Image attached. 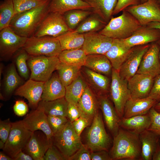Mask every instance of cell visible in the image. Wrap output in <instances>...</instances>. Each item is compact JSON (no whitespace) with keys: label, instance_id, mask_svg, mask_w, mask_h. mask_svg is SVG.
<instances>
[{"label":"cell","instance_id":"50","mask_svg":"<svg viewBox=\"0 0 160 160\" xmlns=\"http://www.w3.org/2000/svg\"><path fill=\"white\" fill-rule=\"evenodd\" d=\"M81 116V113L77 105L68 103L67 118L69 121L72 122Z\"/></svg>","mask_w":160,"mask_h":160},{"label":"cell","instance_id":"18","mask_svg":"<svg viewBox=\"0 0 160 160\" xmlns=\"http://www.w3.org/2000/svg\"><path fill=\"white\" fill-rule=\"evenodd\" d=\"M44 82L29 79L15 91L16 95L24 97L33 110L36 108L41 100Z\"/></svg>","mask_w":160,"mask_h":160},{"label":"cell","instance_id":"4","mask_svg":"<svg viewBox=\"0 0 160 160\" xmlns=\"http://www.w3.org/2000/svg\"><path fill=\"white\" fill-rule=\"evenodd\" d=\"M86 145L91 152L108 151L112 143L105 129L102 115L99 111L95 116L86 135Z\"/></svg>","mask_w":160,"mask_h":160},{"label":"cell","instance_id":"46","mask_svg":"<svg viewBox=\"0 0 160 160\" xmlns=\"http://www.w3.org/2000/svg\"><path fill=\"white\" fill-rule=\"evenodd\" d=\"M86 145L82 144L80 148L68 160H90L91 153Z\"/></svg>","mask_w":160,"mask_h":160},{"label":"cell","instance_id":"59","mask_svg":"<svg viewBox=\"0 0 160 160\" xmlns=\"http://www.w3.org/2000/svg\"><path fill=\"white\" fill-rule=\"evenodd\" d=\"M5 144L1 140H0V148L1 149H3L5 146Z\"/></svg>","mask_w":160,"mask_h":160},{"label":"cell","instance_id":"29","mask_svg":"<svg viewBox=\"0 0 160 160\" xmlns=\"http://www.w3.org/2000/svg\"><path fill=\"white\" fill-rule=\"evenodd\" d=\"M84 66L108 77L111 76L113 67L105 55H87Z\"/></svg>","mask_w":160,"mask_h":160},{"label":"cell","instance_id":"51","mask_svg":"<svg viewBox=\"0 0 160 160\" xmlns=\"http://www.w3.org/2000/svg\"><path fill=\"white\" fill-rule=\"evenodd\" d=\"M148 97L157 103L160 101V74L156 76Z\"/></svg>","mask_w":160,"mask_h":160},{"label":"cell","instance_id":"53","mask_svg":"<svg viewBox=\"0 0 160 160\" xmlns=\"http://www.w3.org/2000/svg\"><path fill=\"white\" fill-rule=\"evenodd\" d=\"M91 159L92 160H112L109 152L104 150L91 152Z\"/></svg>","mask_w":160,"mask_h":160},{"label":"cell","instance_id":"60","mask_svg":"<svg viewBox=\"0 0 160 160\" xmlns=\"http://www.w3.org/2000/svg\"><path fill=\"white\" fill-rule=\"evenodd\" d=\"M156 42L158 44L159 46V57L160 60V38Z\"/></svg>","mask_w":160,"mask_h":160},{"label":"cell","instance_id":"47","mask_svg":"<svg viewBox=\"0 0 160 160\" xmlns=\"http://www.w3.org/2000/svg\"><path fill=\"white\" fill-rule=\"evenodd\" d=\"M140 4V0H117L113 15L123 11L128 7Z\"/></svg>","mask_w":160,"mask_h":160},{"label":"cell","instance_id":"49","mask_svg":"<svg viewBox=\"0 0 160 160\" xmlns=\"http://www.w3.org/2000/svg\"><path fill=\"white\" fill-rule=\"evenodd\" d=\"M91 121L86 117L81 116L71 122L73 127L76 133L79 136L83 130L89 126Z\"/></svg>","mask_w":160,"mask_h":160},{"label":"cell","instance_id":"48","mask_svg":"<svg viewBox=\"0 0 160 160\" xmlns=\"http://www.w3.org/2000/svg\"><path fill=\"white\" fill-rule=\"evenodd\" d=\"M12 126L9 119L0 121V138L5 143L9 135Z\"/></svg>","mask_w":160,"mask_h":160},{"label":"cell","instance_id":"2","mask_svg":"<svg viewBox=\"0 0 160 160\" xmlns=\"http://www.w3.org/2000/svg\"><path fill=\"white\" fill-rule=\"evenodd\" d=\"M50 0L37 7L15 14L9 26L20 36L28 38L33 36L49 13Z\"/></svg>","mask_w":160,"mask_h":160},{"label":"cell","instance_id":"1","mask_svg":"<svg viewBox=\"0 0 160 160\" xmlns=\"http://www.w3.org/2000/svg\"><path fill=\"white\" fill-rule=\"evenodd\" d=\"M109 152L112 160H140L141 145L139 135L120 127Z\"/></svg>","mask_w":160,"mask_h":160},{"label":"cell","instance_id":"39","mask_svg":"<svg viewBox=\"0 0 160 160\" xmlns=\"http://www.w3.org/2000/svg\"><path fill=\"white\" fill-rule=\"evenodd\" d=\"M93 12L91 10L74 9L65 13L63 15L69 28L74 30L85 18Z\"/></svg>","mask_w":160,"mask_h":160},{"label":"cell","instance_id":"8","mask_svg":"<svg viewBox=\"0 0 160 160\" xmlns=\"http://www.w3.org/2000/svg\"><path fill=\"white\" fill-rule=\"evenodd\" d=\"M109 94L120 119L124 116L125 105L131 97L127 86V81L120 76L119 71L113 68Z\"/></svg>","mask_w":160,"mask_h":160},{"label":"cell","instance_id":"55","mask_svg":"<svg viewBox=\"0 0 160 160\" xmlns=\"http://www.w3.org/2000/svg\"><path fill=\"white\" fill-rule=\"evenodd\" d=\"M152 160H160V141L153 154Z\"/></svg>","mask_w":160,"mask_h":160},{"label":"cell","instance_id":"9","mask_svg":"<svg viewBox=\"0 0 160 160\" xmlns=\"http://www.w3.org/2000/svg\"><path fill=\"white\" fill-rule=\"evenodd\" d=\"M32 133L24 127L22 120L12 123L9 135L3 149V151L13 159L25 147Z\"/></svg>","mask_w":160,"mask_h":160},{"label":"cell","instance_id":"36","mask_svg":"<svg viewBox=\"0 0 160 160\" xmlns=\"http://www.w3.org/2000/svg\"><path fill=\"white\" fill-rule=\"evenodd\" d=\"M87 55L81 48L62 50L58 57L61 62L82 67L84 65Z\"/></svg>","mask_w":160,"mask_h":160},{"label":"cell","instance_id":"17","mask_svg":"<svg viewBox=\"0 0 160 160\" xmlns=\"http://www.w3.org/2000/svg\"><path fill=\"white\" fill-rule=\"evenodd\" d=\"M150 44V43L134 47L132 52L119 71V75L122 79L128 81L136 73L143 57Z\"/></svg>","mask_w":160,"mask_h":160},{"label":"cell","instance_id":"20","mask_svg":"<svg viewBox=\"0 0 160 160\" xmlns=\"http://www.w3.org/2000/svg\"><path fill=\"white\" fill-rule=\"evenodd\" d=\"M154 77L136 73L127 81L131 97L143 98L148 97L153 86Z\"/></svg>","mask_w":160,"mask_h":160},{"label":"cell","instance_id":"3","mask_svg":"<svg viewBox=\"0 0 160 160\" xmlns=\"http://www.w3.org/2000/svg\"><path fill=\"white\" fill-rule=\"evenodd\" d=\"M142 26L135 18L124 10L120 16L111 18L98 32L113 39H124L130 37Z\"/></svg>","mask_w":160,"mask_h":160},{"label":"cell","instance_id":"19","mask_svg":"<svg viewBox=\"0 0 160 160\" xmlns=\"http://www.w3.org/2000/svg\"><path fill=\"white\" fill-rule=\"evenodd\" d=\"M109 95H98L99 107L101 111L105 124L113 137L120 128V118L114 105L109 98Z\"/></svg>","mask_w":160,"mask_h":160},{"label":"cell","instance_id":"40","mask_svg":"<svg viewBox=\"0 0 160 160\" xmlns=\"http://www.w3.org/2000/svg\"><path fill=\"white\" fill-rule=\"evenodd\" d=\"M15 15L13 0H4L0 5V31L9 26Z\"/></svg>","mask_w":160,"mask_h":160},{"label":"cell","instance_id":"23","mask_svg":"<svg viewBox=\"0 0 160 160\" xmlns=\"http://www.w3.org/2000/svg\"><path fill=\"white\" fill-rule=\"evenodd\" d=\"M130 47L120 39H113L112 45L105 54L111 63L113 68L119 71L122 64L132 52Z\"/></svg>","mask_w":160,"mask_h":160},{"label":"cell","instance_id":"34","mask_svg":"<svg viewBox=\"0 0 160 160\" xmlns=\"http://www.w3.org/2000/svg\"><path fill=\"white\" fill-rule=\"evenodd\" d=\"M3 82L4 92L8 95H11L24 83L18 74L14 63H11L7 69Z\"/></svg>","mask_w":160,"mask_h":160},{"label":"cell","instance_id":"22","mask_svg":"<svg viewBox=\"0 0 160 160\" xmlns=\"http://www.w3.org/2000/svg\"><path fill=\"white\" fill-rule=\"evenodd\" d=\"M160 38L159 29L145 25L142 26L129 37L121 40L125 44L132 47L156 42Z\"/></svg>","mask_w":160,"mask_h":160},{"label":"cell","instance_id":"58","mask_svg":"<svg viewBox=\"0 0 160 160\" xmlns=\"http://www.w3.org/2000/svg\"><path fill=\"white\" fill-rule=\"evenodd\" d=\"M153 108L156 111L160 113V101L156 103Z\"/></svg>","mask_w":160,"mask_h":160},{"label":"cell","instance_id":"12","mask_svg":"<svg viewBox=\"0 0 160 160\" xmlns=\"http://www.w3.org/2000/svg\"><path fill=\"white\" fill-rule=\"evenodd\" d=\"M125 10L135 18L142 26L153 22H160V5L158 0H147Z\"/></svg>","mask_w":160,"mask_h":160},{"label":"cell","instance_id":"16","mask_svg":"<svg viewBox=\"0 0 160 160\" xmlns=\"http://www.w3.org/2000/svg\"><path fill=\"white\" fill-rule=\"evenodd\" d=\"M159 46L156 41L150 43L143 55L136 73L147 74L154 77L160 74Z\"/></svg>","mask_w":160,"mask_h":160},{"label":"cell","instance_id":"45","mask_svg":"<svg viewBox=\"0 0 160 160\" xmlns=\"http://www.w3.org/2000/svg\"><path fill=\"white\" fill-rule=\"evenodd\" d=\"M53 145L46 151L44 160H67L68 159Z\"/></svg>","mask_w":160,"mask_h":160},{"label":"cell","instance_id":"27","mask_svg":"<svg viewBox=\"0 0 160 160\" xmlns=\"http://www.w3.org/2000/svg\"><path fill=\"white\" fill-rule=\"evenodd\" d=\"M141 145L140 160H152L153 154L160 141V137L148 130H146L140 134Z\"/></svg>","mask_w":160,"mask_h":160},{"label":"cell","instance_id":"15","mask_svg":"<svg viewBox=\"0 0 160 160\" xmlns=\"http://www.w3.org/2000/svg\"><path fill=\"white\" fill-rule=\"evenodd\" d=\"M40 130L33 132L22 151L30 156L34 160H44L48 149L53 145L52 140H49Z\"/></svg>","mask_w":160,"mask_h":160},{"label":"cell","instance_id":"41","mask_svg":"<svg viewBox=\"0 0 160 160\" xmlns=\"http://www.w3.org/2000/svg\"><path fill=\"white\" fill-rule=\"evenodd\" d=\"M29 55L22 48L15 55V61L19 74L26 80L29 78V73L27 61Z\"/></svg>","mask_w":160,"mask_h":160},{"label":"cell","instance_id":"44","mask_svg":"<svg viewBox=\"0 0 160 160\" xmlns=\"http://www.w3.org/2000/svg\"><path fill=\"white\" fill-rule=\"evenodd\" d=\"M151 119V124L148 130L160 137V113L152 107L148 112Z\"/></svg>","mask_w":160,"mask_h":160},{"label":"cell","instance_id":"54","mask_svg":"<svg viewBox=\"0 0 160 160\" xmlns=\"http://www.w3.org/2000/svg\"><path fill=\"white\" fill-rule=\"evenodd\" d=\"M14 160H33V158L22 150L20 151L13 159Z\"/></svg>","mask_w":160,"mask_h":160},{"label":"cell","instance_id":"24","mask_svg":"<svg viewBox=\"0 0 160 160\" xmlns=\"http://www.w3.org/2000/svg\"><path fill=\"white\" fill-rule=\"evenodd\" d=\"M157 103L155 100L149 97L143 98L130 97L125 105L123 117L127 118L147 113Z\"/></svg>","mask_w":160,"mask_h":160},{"label":"cell","instance_id":"37","mask_svg":"<svg viewBox=\"0 0 160 160\" xmlns=\"http://www.w3.org/2000/svg\"><path fill=\"white\" fill-rule=\"evenodd\" d=\"M40 103L44 107L47 116H61L67 117L68 102L65 97L51 101L41 100Z\"/></svg>","mask_w":160,"mask_h":160},{"label":"cell","instance_id":"25","mask_svg":"<svg viewBox=\"0 0 160 160\" xmlns=\"http://www.w3.org/2000/svg\"><path fill=\"white\" fill-rule=\"evenodd\" d=\"M77 105L82 114L91 121L98 111L97 97L94 91L88 85L79 100Z\"/></svg>","mask_w":160,"mask_h":160},{"label":"cell","instance_id":"35","mask_svg":"<svg viewBox=\"0 0 160 160\" xmlns=\"http://www.w3.org/2000/svg\"><path fill=\"white\" fill-rule=\"evenodd\" d=\"M107 23L99 16L93 13L81 23L74 31L80 33L97 32L103 28Z\"/></svg>","mask_w":160,"mask_h":160},{"label":"cell","instance_id":"11","mask_svg":"<svg viewBox=\"0 0 160 160\" xmlns=\"http://www.w3.org/2000/svg\"><path fill=\"white\" fill-rule=\"evenodd\" d=\"M71 30L66 24L63 15L49 12L33 36L36 37L49 36L57 37Z\"/></svg>","mask_w":160,"mask_h":160},{"label":"cell","instance_id":"52","mask_svg":"<svg viewBox=\"0 0 160 160\" xmlns=\"http://www.w3.org/2000/svg\"><path fill=\"white\" fill-rule=\"evenodd\" d=\"M15 114L19 116L25 115L28 111V108L27 104L23 100L16 101L13 107Z\"/></svg>","mask_w":160,"mask_h":160},{"label":"cell","instance_id":"33","mask_svg":"<svg viewBox=\"0 0 160 160\" xmlns=\"http://www.w3.org/2000/svg\"><path fill=\"white\" fill-rule=\"evenodd\" d=\"M57 38L62 50L81 48L84 40V33L76 32L74 30L67 32Z\"/></svg>","mask_w":160,"mask_h":160},{"label":"cell","instance_id":"30","mask_svg":"<svg viewBox=\"0 0 160 160\" xmlns=\"http://www.w3.org/2000/svg\"><path fill=\"white\" fill-rule=\"evenodd\" d=\"M77 9L91 10L90 6L82 0H50L49 12L63 15L68 11Z\"/></svg>","mask_w":160,"mask_h":160},{"label":"cell","instance_id":"6","mask_svg":"<svg viewBox=\"0 0 160 160\" xmlns=\"http://www.w3.org/2000/svg\"><path fill=\"white\" fill-rule=\"evenodd\" d=\"M22 48L32 56L58 57L62 51L57 38L49 36L28 38Z\"/></svg>","mask_w":160,"mask_h":160},{"label":"cell","instance_id":"57","mask_svg":"<svg viewBox=\"0 0 160 160\" xmlns=\"http://www.w3.org/2000/svg\"><path fill=\"white\" fill-rule=\"evenodd\" d=\"M0 160H12L13 159L8 155L5 153L4 152H0Z\"/></svg>","mask_w":160,"mask_h":160},{"label":"cell","instance_id":"10","mask_svg":"<svg viewBox=\"0 0 160 160\" xmlns=\"http://www.w3.org/2000/svg\"><path fill=\"white\" fill-rule=\"evenodd\" d=\"M28 38L20 36L9 27L0 32V56L1 60H8L24 47Z\"/></svg>","mask_w":160,"mask_h":160},{"label":"cell","instance_id":"5","mask_svg":"<svg viewBox=\"0 0 160 160\" xmlns=\"http://www.w3.org/2000/svg\"><path fill=\"white\" fill-rule=\"evenodd\" d=\"M60 62L57 56L29 55L27 61L31 72L29 79L45 82L56 70Z\"/></svg>","mask_w":160,"mask_h":160},{"label":"cell","instance_id":"43","mask_svg":"<svg viewBox=\"0 0 160 160\" xmlns=\"http://www.w3.org/2000/svg\"><path fill=\"white\" fill-rule=\"evenodd\" d=\"M47 120L54 135L60 130L69 121L65 116L51 115L47 116Z\"/></svg>","mask_w":160,"mask_h":160},{"label":"cell","instance_id":"61","mask_svg":"<svg viewBox=\"0 0 160 160\" xmlns=\"http://www.w3.org/2000/svg\"><path fill=\"white\" fill-rule=\"evenodd\" d=\"M147 0H140V4L144 3L147 1Z\"/></svg>","mask_w":160,"mask_h":160},{"label":"cell","instance_id":"62","mask_svg":"<svg viewBox=\"0 0 160 160\" xmlns=\"http://www.w3.org/2000/svg\"><path fill=\"white\" fill-rule=\"evenodd\" d=\"M158 0V1L159 2V4L160 5V0Z\"/></svg>","mask_w":160,"mask_h":160},{"label":"cell","instance_id":"7","mask_svg":"<svg viewBox=\"0 0 160 160\" xmlns=\"http://www.w3.org/2000/svg\"><path fill=\"white\" fill-rule=\"evenodd\" d=\"M53 144L68 159L73 155L82 144L80 138L70 121L52 138Z\"/></svg>","mask_w":160,"mask_h":160},{"label":"cell","instance_id":"38","mask_svg":"<svg viewBox=\"0 0 160 160\" xmlns=\"http://www.w3.org/2000/svg\"><path fill=\"white\" fill-rule=\"evenodd\" d=\"M82 67L67 64L60 62L56 70L59 77L64 86L70 84L81 72Z\"/></svg>","mask_w":160,"mask_h":160},{"label":"cell","instance_id":"42","mask_svg":"<svg viewBox=\"0 0 160 160\" xmlns=\"http://www.w3.org/2000/svg\"><path fill=\"white\" fill-rule=\"evenodd\" d=\"M49 0H13L15 15L41 6Z\"/></svg>","mask_w":160,"mask_h":160},{"label":"cell","instance_id":"21","mask_svg":"<svg viewBox=\"0 0 160 160\" xmlns=\"http://www.w3.org/2000/svg\"><path fill=\"white\" fill-rule=\"evenodd\" d=\"M81 71L88 85L98 95H109L111 80L108 76L84 66L82 67Z\"/></svg>","mask_w":160,"mask_h":160},{"label":"cell","instance_id":"14","mask_svg":"<svg viewBox=\"0 0 160 160\" xmlns=\"http://www.w3.org/2000/svg\"><path fill=\"white\" fill-rule=\"evenodd\" d=\"M84 40L82 48L86 54L105 55L110 49L113 39L97 32L84 33Z\"/></svg>","mask_w":160,"mask_h":160},{"label":"cell","instance_id":"26","mask_svg":"<svg viewBox=\"0 0 160 160\" xmlns=\"http://www.w3.org/2000/svg\"><path fill=\"white\" fill-rule=\"evenodd\" d=\"M65 90V87L60 81L58 74L55 73L44 82L41 100L51 101L64 97Z\"/></svg>","mask_w":160,"mask_h":160},{"label":"cell","instance_id":"32","mask_svg":"<svg viewBox=\"0 0 160 160\" xmlns=\"http://www.w3.org/2000/svg\"><path fill=\"white\" fill-rule=\"evenodd\" d=\"M88 85L81 72L76 78L65 87V97L68 103L77 105Z\"/></svg>","mask_w":160,"mask_h":160},{"label":"cell","instance_id":"13","mask_svg":"<svg viewBox=\"0 0 160 160\" xmlns=\"http://www.w3.org/2000/svg\"><path fill=\"white\" fill-rule=\"evenodd\" d=\"M22 121L24 127L28 130L33 132L41 131L48 140H52L54 134L48 124L47 115L40 102L37 107L31 111Z\"/></svg>","mask_w":160,"mask_h":160},{"label":"cell","instance_id":"28","mask_svg":"<svg viewBox=\"0 0 160 160\" xmlns=\"http://www.w3.org/2000/svg\"><path fill=\"white\" fill-rule=\"evenodd\" d=\"M151 122L148 113L127 118L123 117L120 119V126L122 128L139 135L148 129Z\"/></svg>","mask_w":160,"mask_h":160},{"label":"cell","instance_id":"31","mask_svg":"<svg viewBox=\"0 0 160 160\" xmlns=\"http://www.w3.org/2000/svg\"><path fill=\"white\" fill-rule=\"evenodd\" d=\"M91 7L93 13L108 23L112 18L117 0H82Z\"/></svg>","mask_w":160,"mask_h":160},{"label":"cell","instance_id":"56","mask_svg":"<svg viewBox=\"0 0 160 160\" xmlns=\"http://www.w3.org/2000/svg\"><path fill=\"white\" fill-rule=\"evenodd\" d=\"M151 28H156L160 30V22H153L148 23L147 25Z\"/></svg>","mask_w":160,"mask_h":160}]
</instances>
